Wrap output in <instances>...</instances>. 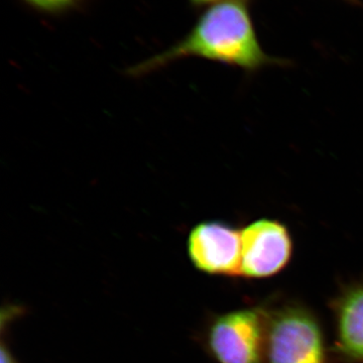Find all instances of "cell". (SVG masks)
Listing matches in <instances>:
<instances>
[{
  "mask_svg": "<svg viewBox=\"0 0 363 363\" xmlns=\"http://www.w3.org/2000/svg\"><path fill=\"white\" fill-rule=\"evenodd\" d=\"M188 57L220 62L252 73L267 66L284 65L283 60L264 52L243 0H222L213 4L185 39L133 67L130 74L145 75Z\"/></svg>",
  "mask_w": 363,
  "mask_h": 363,
  "instance_id": "obj_1",
  "label": "cell"
},
{
  "mask_svg": "<svg viewBox=\"0 0 363 363\" xmlns=\"http://www.w3.org/2000/svg\"><path fill=\"white\" fill-rule=\"evenodd\" d=\"M269 363H325L323 336L307 310L286 307L267 326Z\"/></svg>",
  "mask_w": 363,
  "mask_h": 363,
  "instance_id": "obj_2",
  "label": "cell"
},
{
  "mask_svg": "<svg viewBox=\"0 0 363 363\" xmlns=\"http://www.w3.org/2000/svg\"><path fill=\"white\" fill-rule=\"evenodd\" d=\"M267 336L262 313L238 310L219 316L210 325L208 347L219 363H262Z\"/></svg>",
  "mask_w": 363,
  "mask_h": 363,
  "instance_id": "obj_3",
  "label": "cell"
},
{
  "mask_svg": "<svg viewBox=\"0 0 363 363\" xmlns=\"http://www.w3.org/2000/svg\"><path fill=\"white\" fill-rule=\"evenodd\" d=\"M293 241L285 224L274 219L253 221L241 230V274L262 279L278 274L290 262Z\"/></svg>",
  "mask_w": 363,
  "mask_h": 363,
  "instance_id": "obj_4",
  "label": "cell"
},
{
  "mask_svg": "<svg viewBox=\"0 0 363 363\" xmlns=\"http://www.w3.org/2000/svg\"><path fill=\"white\" fill-rule=\"evenodd\" d=\"M188 255L196 269L209 274H241V231L220 221L198 224L189 234Z\"/></svg>",
  "mask_w": 363,
  "mask_h": 363,
  "instance_id": "obj_5",
  "label": "cell"
},
{
  "mask_svg": "<svg viewBox=\"0 0 363 363\" xmlns=\"http://www.w3.org/2000/svg\"><path fill=\"white\" fill-rule=\"evenodd\" d=\"M338 346L346 357L363 362V286H353L335 306Z\"/></svg>",
  "mask_w": 363,
  "mask_h": 363,
  "instance_id": "obj_6",
  "label": "cell"
},
{
  "mask_svg": "<svg viewBox=\"0 0 363 363\" xmlns=\"http://www.w3.org/2000/svg\"><path fill=\"white\" fill-rule=\"evenodd\" d=\"M25 1L40 11L57 13L73 6L78 0H25Z\"/></svg>",
  "mask_w": 363,
  "mask_h": 363,
  "instance_id": "obj_7",
  "label": "cell"
},
{
  "mask_svg": "<svg viewBox=\"0 0 363 363\" xmlns=\"http://www.w3.org/2000/svg\"><path fill=\"white\" fill-rule=\"evenodd\" d=\"M1 363H18L4 342L1 345Z\"/></svg>",
  "mask_w": 363,
  "mask_h": 363,
  "instance_id": "obj_8",
  "label": "cell"
},
{
  "mask_svg": "<svg viewBox=\"0 0 363 363\" xmlns=\"http://www.w3.org/2000/svg\"><path fill=\"white\" fill-rule=\"evenodd\" d=\"M193 4H197V6H203V4H217V2H220L222 0H190Z\"/></svg>",
  "mask_w": 363,
  "mask_h": 363,
  "instance_id": "obj_9",
  "label": "cell"
}]
</instances>
